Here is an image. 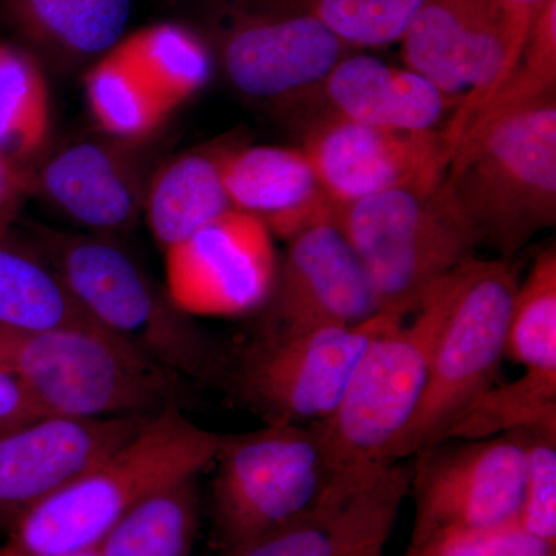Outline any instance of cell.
<instances>
[{
  "label": "cell",
  "instance_id": "obj_12",
  "mask_svg": "<svg viewBox=\"0 0 556 556\" xmlns=\"http://www.w3.org/2000/svg\"><path fill=\"white\" fill-rule=\"evenodd\" d=\"M402 54L407 68L457 101L442 127L453 155L468 121L510 78L496 0H424L402 38Z\"/></svg>",
  "mask_w": 556,
  "mask_h": 556
},
{
  "label": "cell",
  "instance_id": "obj_14",
  "mask_svg": "<svg viewBox=\"0 0 556 556\" xmlns=\"http://www.w3.org/2000/svg\"><path fill=\"white\" fill-rule=\"evenodd\" d=\"M409 477L396 463L343 466L298 517L218 556H358L383 548Z\"/></svg>",
  "mask_w": 556,
  "mask_h": 556
},
{
  "label": "cell",
  "instance_id": "obj_28",
  "mask_svg": "<svg viewBox=\"0 0 556 556\" xmlns=\"http://www.w3.org/2000/svg\"><path fill=\"white\" fill-rule=\"evenodd\" d=\"M514 430L556 434V372L526 371L493 386L464 412L442 441L482 439Z\"/></svg>",
  "mask_w": 556,
  "mask_h": 556
},
{
  "label": "cell",
  "instance_id": "obj_32",
  "mask_svg": "<svg viewBox=\"0 0 556 556\" xmlns=\"http://www.w3.org/2000/svg\"><path fill=\"white\" fill-rule=\"evenodd\" d=\"M555 546L527 533L519 521L481 529H447L409 544L404 556H547Z\"/></svg>",
  "mask_w": 556,
  "mask_h": 556
},
{
  "label": "cell",
  "instance_id": "obj_36",
  "mask_svg": "<svg viewBox=\"0 0 556 556\" xmlns=\"http://www.w3.org/2000/svg\"><path fill=\"white\" fill-rule=\"evenodd\" d=\"M33 190V172L0 156V215Z\"/></svg>",
  "mask_w": 556,
  "mask_h": 556
},
{
  "label": "cell",
  "instance_id": "obj_3",
  "mask_svg": "<svg viewBox=\"0 0 556 556\" xmlns=\"http://www.w3.org/2000/svg\"><path fill=\"white\" fill-rule=\"evenodd\" d=\"M0 368L43 417L152 416L185 397L181 376L102 327H0Z\"/></svg>",
  "mask_w": 556,
  "mask_h": 556
},
{
  "label": "cell",
  "instance_id": "obj_19",
  "mask_svg": "<svg viewBox=\"0 0 556 556\" xmlns=\"http://www.w3.org/2000/svg\"><path fill=\"white\" fill-rule=\"evenodd\" d=\"M138 144L108 135L73 142L33 172V190L90 233L115 239L144 208L152 174H146Z\"/></svg>",
  "mask_w": 556,
  "mask_h": 556
},
{
  "label": "cell",
  "instance_id": "obj_27",
  "mask_svg": "<svg viewBox=\"0 0 556 556\" xmlns=\"http://www.w3.org/2000/svg\"><path fill=\"white\" fill-rule=\"evenodd\" d=\"M84 90L102 134L121 141H144L172 112L152 87L112 50L87 68Z\"/></svg>",
  "mask_w": 556,
  "mask_h": 556
},
{
  "label": "cell",
  "instance_id": "obj_7",
  "mask_svg": "<svg viewBox=\"0 0 556 556\" xmlns=\"http://www.w3.org/2000/svg\"><path fill=\"white\" fill-rule=\"evenodd\" d=\"M212 481V546H239L308 508L342 468L314 424L223 434Z\"/></svg>",
  "mask_w": 556,
  "mask_h": 556
},
{
  "label": "cell",
  "instance_id": "obj_22",
  "mask_svg": "<svg viewBox=\"0 0 556 556\" xmlns=\"http://www.w3.org/2000/svg\"><path fill=\"white\" fill-rule=\"evenodd\" d=\"M226 149L189 150L150 175L142 214L163 252L233 208L223 182Z\"/></svg>",
  "mask_w": 556,
  "mask_h": 556
},
{
  "label": "cell",
  "instance_id": "obj_8",
  "mask_svg": "<svg viewBox=\"0 0 556 556\" xmlns=\"http://www.w3.org/2000/svg\"><path fill=\"white\" fill-rule=\"evenodd\" d=\"M460 266L428 292L412 324L399 321L372 340L339 407L328 419L313 422L340 466L383 463L415 416Z\"/></svg>",
  "mask_w": 556,
  "mask_h": 556
},
{
  "label": "cell",
  "instance_id": "obj_16",
  "mask_svg": "<svg viewBox=\"0 0 556 556\" xmlns=\"http://www.w3.org/2000/svg\"><path fill=\"white\" fill-rule=\"evenodd\" d=\"M303 152L336 208L444 179L450 149L444 131L402 130L350 121H324L303 131Z\"/></svg>",
  "mask_w": 556,
  "mask_h": 556
},
{
  "label": "cell",
  "instance_id": "obj_39",
  "mask_svg": "<svg viewBox=\"0 0 556 556\" xmlns=\"http://www.w3.org/2000/svg\"><path fill=\"white\" fill-rule=\"evenodd\" d=\"M547 556H555V554H552V555H547Z\"/></svg>",
  "mask_w": 556,
  "mask_h": 556
},
{
  "label": "cell",
  "instance_id": "obj_37",
  "mask_svg": "<svg viewBox=\"0 0 556 556\" xmlns=\"http://www.w3.org/2000/svg\"><path fill=\"white\" fill-rule=\"evenodd\" d=\"M70 556H101L100 555V546L89 548V551L79 552V554L70 555Z\"/></svg>",
  "mask_w": 556,
  "mask_h": 556
},
{
  "label": "cell",
  "instance_id": "obj_21",
  "mask_svg": "<svg viewBox=\"0 0 556 556\" xmlns=\"http://www.w3.org/2000/svg\"><path fill=\"white\" fill-rule=\"evenodd\" d=\"M130 0H0V21L40 62L89 68L126 36Z\"/></svg>",
  "mask_w": 556,
  "mask_h": 556
},
{
  "label": "cell",
  "instance_id": "obj_18",
  "mask_svg": "<svg viewBox=\"0 0 556 556\" xmlns=\"http://www.w3.org/2000/svg\"><path fill=\"white\" fill-rule=\"evenodd\" d=\"M457 101L409 68L378 58L346 56L320 83L277 110L306 131L324 121L402 130H439Z\"/></svg>",
  "mask_w": 556,
  "mask_h": 556
},
{
  "label": "cell",
  "instance_id": "obj_13",
  "mask_svg": "<svg viewBox=\"0 0 556 556\" xmlns=\"http://www.w3.org/2000/svg\"><path fill=\"white\" fill-rule=\"evenodd\" d=\"M255 338H287L321 328L356 327L379 316L367 270L334 218L289 237L276 280L260 306Z\"/></svg>",
  "mask_w": 556,
  "mask_h": 556
},
{
  "label": "cell",
  "instance_id": "obj_11",
  "mask_svg": "<svg viewBox=\"0 0 556 556\" xmlns=\"http://www.w3.org/2000/svg\"><path fill=\"white\" fill-rule=\"evenodd\" d=\"M409 486L415 525L409 544L447 529L517 521L525 500V431L448 439L415 453Z\"/></svg>",
  "mask_w": 556,
  "mask_h": 556
},
{
  "label": "cell",
  "instance_id": "obj_9",
  "mask_svg": "<svg viewBox=\"0 0 556 556\" xmlns=\"http://www.w3.org/2000/svg\"><path fill=\"white\" fill-rule=\"evenodd\" d=\"M399 321L380 313L356 327L254 338L229 356L223 388L266 424L320 422L339 407L372 340Z\"/></svg>",
  "mask_w": 556,
  "mask_h": 556
},
{
  "label": "cell",
  "instance_id": "obj_2",
  "mask_svg": "<svg viewBox=\"0 0 556 556\" xmlns=\"http://www.w3.org/2000/svg\"><path fill=\"white\" fill-rule=\"evenodd\" d=\"M33 248L98 325L170 371L223 387L229 356L175 308L113 237L35 225Z\"/></svg>",
  "mask_w": 556,
  "mask_h": 556
},
{
  "label": "cell",
  "instance_id": "obj_29",
  "mask_svg": "<svg viewBox=\"0 0 556 556\" xmlns=\"http://www.w3.org/2000/svg\"><path fill=\"white\" fill-rule=\"evenodd\" d=\"M506 357L526 371L556 372V249L540 252L518 287L508 318Z\"/></svg>",
  "mask_w": 556,
  "mask_h": 556
},
{
  "label": "cell",
  "instance_id": "obj_20",
  "mask_svg": "<svg viewBox=\"0 0 556 556\" xmlns=\"http://www.w3.org/2000/svg\"><path fill=\"white\" fill-rule=\"evenodd\" d=\"M222 174L232 207L262 219L273 236L288 240L313 223L334 218L336 207L302 148L228 146Z\"/></svg>",
  "mask_w": 556,
  "mask_h": 556
},
{
  "label": "cell",
  "instance_id": "obj_26",
  "mask_svg": "<svg viewBox=\"0 0 556 556\" xmlns=\"http://www.w3.org/2000/svg\"><path fill=\"white\" fill-rule=\"evenodd\" d=\"M50 131V94L42 62L27 49L0 43V156L28 167Z\"/></svg>",
  "mask_w": 556,
  "mask_h": 556
},
{
  "label": "cell",
  "instance_id": "obj_4",
  "mask_svg": "<svg viewBox=\"0 0 556 556\" xmlns=\"http://www.w3.org/2000/svg\"><path fill=\"white\" fill-rule=\"evenodd\" d=\"M444 186L482 243L508 260L556 219V98L457 141Z\"/></svg>",
  "mask_w": 556,
  "mask_h": 556
},
{
  "label": "cell",
  "instance_id": "obj_6",
  "mask_svg": "<svg viewBox=\"0 0 556 556\" xmlns=\"http://www.w3.org/2000/svg\"><path fill=\"white\" fill-rule=\"evenodd\" d=\"M518 287L517 270L508 260L473 257L460 266L426 391L383 463H396L441 442L464 412L495 386Z\"/></svg>",
  "mask_w": 556,
  "mask_h": 556
},
{
  "label": "cell",
  "instance_id": "obj_31",
  "mask_svg": "<svg viewBox=\"0 0 556 556\" xmlns=\"http://www.w3.org/2000/svg\"><path fill=\"white\" fill-rule=\"evenodd\" d=\"M348 47H383L404 38L424 0H295Z\"/></svg>",
  "mask_w": 556,
  "mask_h": 556
},
{
  "label": "cell",
  "instance_id": "obj_35",
  "mask_svg": "<svg viewBox=\"0 0 556 556\" xmlns=\"http://www.w3.org/2000/svg\"><path fill=\"white\" fill-rule=\"evenodd\" d=\"M42 417L20 382L0 368V434Z\"/></svg>",
  "mask_w": 556,
  "mask_h": 556
},
{
  "label": "cell",
  "instance_id": "obj_15",
  "mask_svg": "<svg viewBox=\"0 0 556 556\" xmlns=\"http://www.w3.org/2000/svg\"><path fill=\"white\" fill-rule=\"evenodd\" d=\"M277 265L268 226L230 208L164 251L166 294L188 316H243L268 299Z\"/></svg>",
  "mask_w": 556,
  "mask_h": 556
},
{
  "label": "cell",
  "instance_id": "obj_10",
  "mask_svg": "<svg viewBox=\"0 0 556 556\" xmlns=\"http://www.w3.org/2000/svg\"><path fill=\"white\" fill-rule=\"evenodd\" d=\"M203 38L241 94L276 109L320 83L350 49L295 0H215Z\"/></svg>",
  "mask_w": 556,
  "mask_h": 556
},
{
  "label": "cell",
  "instance_id": "obj_33",
  "mask_svg": "<svg viewBox=\"0 0 556 556\" xmlns=\"http://www.w3.org/2000/svg\"><path fill=\"white\" fill-rule=\"evenodd\" d=\"M525 431L526 485L519 525L556 546V434Z\"/></svg>",
  "mask_w": 556,
  "mask_h": 556
},
{
  "label": "cell",
  "instance_id": "obj_34",
  "mask_svg": "<svg viewBox=\"0 0 556 556\" xmlns=\"http://www.w3.org/2000/svg\"><path fill=\"white\" fill-rule=\"evenodd\" d=\"M551 2L552 0H496L506 22L510 75L525 53L533 25Z\"/></svg>",
  "mask_w": 556,
  "mask_h": 556
},
{
  "label": "cell",
  "instance_id": "obj_25",
  "mask_svg": "<svg viewBox=\"0 0 556 556\" xmlns=\"http://www.w3.org/2000/svg\"><path fill=\"white\" fill-rule=\"evenodd\" d=\"M200 527L197 478L131 508L100 544L101 556H190Z\"/></svg>",
  "mask_w": 556,
  "mask_h": 556
},
{
  "label": "cell",
  "instance_id": "obj_24",
  "mask_svg": "<svg viewBox=\"0 0 556 556\" xmlns=\"http://www.w3.org/2000/svg\"><path fill=\"white\" fill-rule=\"evenodd\" d=\"M112 51L172 110L199 93L214 68L203 35L177 22H160L124 36Z\"/></svg>",
  "mask_w": 556,
  "mask_h": 556
},
{
  "label": "cell",
  "instance_id": "obj_5",
  "mask_svg": "<svg viewBox=\"0 0 556 556\" xmlns=\"http://www.w3.org/2000/svg\"><path fill=\"white\" fill-rule=\"evenodd\" d=\"M380 313L405 320L438 281L473 258L481 237L444 186L409 185L336 208Z\"/></svg>",
  "mask_w": 556,
  "mask_h": 556
},
{
  "label": "cell",
  "instance_id": "obj_23",
  "mask_svg": "<svg viewBox=\"0 0 556 556\" xmlns=\"http://www.w3.org/2000/svg\"><path fill=\"white\" fill-rule=\"evenodd\" d=\"M0 327L16 331L101 327L35 248L0 237Z\"/></svg>",
  "mask_w": 556,
  "mask_h": 556
},
{
  "label": "cell",
  "instance_id": "obj_17",
  "mask_svg": "<svg viewBox=\"0 0 556 556\" xmlns=\"http://www.w3.org/2000/svg\"><path fill=\"white\" fill-rule=\"evenodd\" d=\"M153 416L42 417L0 434V530L9 532L33 507L130 441Z\"/></svg>",
  "mask_w": 556,
  "mask_h": 556
},
{
  "label": "cell",
  "instance_id": "obj_1",
  "mask_svg": "<svg viewBox=\"0 0 556 556\" xmlns=\"http://www.w3.org/2000/svg\"><path fill=\"white\" fill-rule=\"evenodd\" d=\"M223 434L169 407L130 441L31 508L9 530L0 556H70L98 547L146 497L212 467Z\"/></svg>",
  "mask_w": 556,
  "mask_h": 556
},
{
  "label": "cell",
  "instance_id": "obj_38",
  "mask_svg": "<svg viewBox=\"0 0 556 556\" xmlns=\"http://www.w3.org/2000/svg\"><path fill=\"white\" fill-rule=\"evenodd\" d=\"M358 556H383V548H376V551L367 552V554Z\"/></svg>",
  "mask_w": 556,
  "mask_h": 556
},
{
  "label": "cell",
  "instance_id": "obj_30",
  "mask_svg": "<svg viewBox=\"0 0 556 556\" xmlns=\"http://www.w3.org/2000/svg\"><path fill=\"white\" fill-rule=\"evenodd\" d=\"M555 90L556 0H552L533 25L525 53L510 78L475 113L473 118L468 121L463 135L501 116L522 112L540 102L556 98Z\"/></svg>",
  "mask_w": 556,
  "mask_h": 556
}]
</instances>
